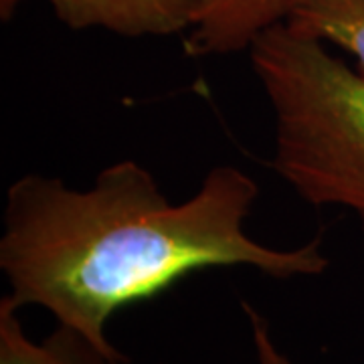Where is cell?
<instances>
[{
  "label": "cell",
  "mask_w": 364,
  "mask_h": 364,
  "mask_svg": "<svg viewBox=\"0 0 364 364\" xmlns=\"http://www.w3.org/2000/svg\"><path fill=\"white\" fill-rule=\"evenodd\" d=\"M257 198L255 178L233 164L208 170L181 203H172L154 174L130 158L100 170L90 188L45 174L18 176L2 210L6 296L21 310H47L57 324L128 364L107 338L114 314L193 273L247 267L286 282L330 267L320 237L299 247L253 239L247 219Z\"/></svg>",
  "instance_id": "1"
},
{
  "label": "cell",
  "mask_w": 364,
  "mask_h": 364,
  "mask_svg": "<svg viewBox=\"0 0 364 364\" xmlns=\"http://www.w3.org/2000/svg\"><path fill=\"white\" fill-rule=\"evenodd\" d=\"M247 53L275 122L272 168L304 203L348 208L364 237V75L286 23Z\"/></svg>",
  "instance_id": "2"
},
{
  "label": "cell",
  "mask_w": 364,
  "mask_h": 364,
  "mask_svg": "<svg viewBox=\"0 0 364 364\" xmlns=\"http://www.w3.org/2000/svg\"><path fill=\"white\" fill-rule=\"evenodd\" d=\"M26 0H0V18L9 23ZM71 31L100 28L126 39L186 35L196 0H45Z\"/></svg>",
  "instance_id": "3"
},
{
  "label": "cell",
  "mask_w": 364,
  "mask_h": 364,
  "mask_svg": "<svg viewBox=\"0 0 364 364\" xmlns=\"http://www.w3.org/2000/svg\"><path fill=\"white\" fill-rule=\"evenodd\" d=\"M294 4L296 0H196L184 51L191 57L247 53L267 28L286 23Z\"/></svg>",
  "instance_id": "4"
},
{
  "label": "cell",
  "mask_w": 364,
  "mask_h": 364,
  "mask_svg": "<svg viewBox=\"0 0 364 364\" xmlns=\"http://www.w3.org/2000/svg\"><path fill=\"white\" fill-rule=\"evenodd\" d=\"M18 312L9 296L0 299V364H117L69 326L57 324L41 342L33 340Z\"/></svg>",
  "instance_id": "5"
},
{
  "label": "cell",
  "mask_w": 364,
  "mask_h": 364,
  "mask_svg": "<svg viewBox=\"0 0 364 364\" xmlns=\"http://www.w3.org/2000/svg\"><path fill=\"white\" fill-rule=\"evenodd\" d=\"M286 25L348 55L364 75V0H296Z\"/></svg>",
  "instance_id": "6"
},
{
  "label": "cell",
  "mask_w": 364,
  "mask_h": 364,
  "mask_svg": "<svg viewBox=\"0 0 364 364\" xmlns=\"http://www.w3.org/2000/svg\"><path fill=\"white\" fill-rule=\"evenodd\" d=\"M241 308L247 316L251 342H253V350L257 356V364H296L286 352L275 344L267 318L255 306H251L249 301H241Z\"/></svg>",
  "instance_id": "7"
}]
</instances>
